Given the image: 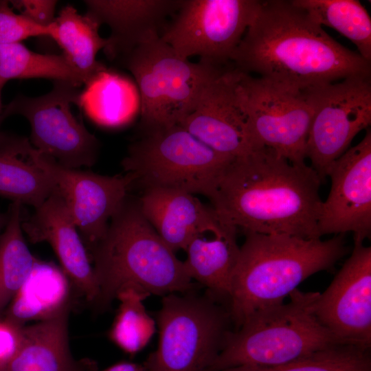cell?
<instances>
[{
    "instance_id": "obj_1",
    "label": "cell",
    "mask_w": 371,
    "mask_h": 371,
    "mask_svg": "<svg viewBox=\"0 0 371 371\" xmlns=\"http://www.w3.org/2000/svg\"><path fill=\"white\" fill-rule=\"evenodd\" d=\"M321 183L311 166L263 146L232 159L207 198L222 222L245 234L321 238Z\"/></svg>"
},
{
    "instance_id": "obj_2",
    "label": "cell",
    "mask_w": 371,
    "mask_h": 371,
    "mask_svg": "<svg viewBox=\"0 0 371 371\" xmlns=\"http://www.w3.org/2000/svg\"><path fill=\"white\" fill-rule=\"evenodd\" d=\"M232 63L243 73L301 90L371 76V62L334 40L292 0L260 1Z\"/></svg>"
},
{
    "instance_id": "obj_3",
    "label": "cell",
    "mask_w": 371,
    "mask_h": 371,
    "mask_svg": "<svg viewBox=\"0 0 371 371\" xmlns=\"http://www.w3.org/2000/svg\"><path fill=\"white\" fill-rule=\"evenodd\" d=\"M91 253L98 286L93 304L100 311L127 288L162 297L196 289L183 261L145 218L139 201L127 197Z\"/></svg>"
},
{
    "instance_id": "obj_4",
    "label": "cell",
    "mask_w": 371,
    "mask_h": 371,
    "mask_svg": "<svg viewBox=\"0 0 371 371\" xmlns=\"http://www.w3.org/2000/svg\"><path fill=\"white\" fill-rule=\"evenodd\" d=\"M231 281L234 329L253 313L277 306L310 276L332 268L348 251L345 234L328 240L245 233Z\"/></svg>"
},
{
    "instance_id": "obj_5",
    "label": "cell",
    "mask_w": 371,
    "mask_h": 371,
    "mask_svg": "<svg viewBox=\"0 0 371 371\" xmlns=\"http://www.w3.org/2000/svg\"><path fill=\"white\" fill-rule=\"evenodd\" d=\"M320 293L297 289L284 304L257 311L229 334L207 371L284 364L339 342L315 314Z\"/></svg>"
},
{
    "instance_id": "obj_6",
    "label": "cell",
    "mask_w": 371,
    "mask_h": 371,
    "mask_svg": "<svg viewBox=\"0 0 371 371\" xmlns=\"http://www.w3.org/2000/svg\"><path fill=\"white\" fill-rule=\"evenodd\" d=\"M117 62L137 83L145 132L179 125L193 111L205 87L232 65L192 63L160 37L140 44Z\"/></svg>"
},
{
    "instance_id": "obj_7",
    "label": "cell",
    "mask_w": 371,
    "mask_h": 371,
    "mask_svg": "<svg viewBox=\"0 0 371 371\" xmlns=\"http://www.w3.org/2000/svg\"><path fill=\"white\" fill-rule=\"evenodd\" d=\"M156 322L157 347L146 371H207L233 330L227 307L196 291L164 296Z\"/></svg>"
},
{
    "instance_id": "obj_8",
    "label": "cell",
    "mask_w": 371,
    "mask_h": 371,
    "mask_svg": "<svg viewBox=\"0 0 371 371\" xmlns=\"http://www.w3.org/2000/svg\"><path fill=\"white\" fill-rule=\"evenodd\" d=\"M234 158L222 155L177 124L145 132L122 161L126 172L145 189L168 188L208 196Z\"/></svg>"
},
{
    "instance_id": "obj_9",
    "label": "cell",
    "mask_w": 371,
    "mask_h": 371,
    "mask_svg": "<svg viewBox=\"0 0 371 371\" xmlns=\"http://www.w3.org/2000/svg\"><path fill=\"white\" fill-rule=\"evenodd\" d=\"M238 71L242 104L257 145L274 150L292 164H306V144L314 113L312 89L301 90Z\"/></svg>"
},
{
    "instance_id": "obj_10",
    "label": "cell",
    "mask_w": 371,
    "mask_h": 371,
    "mask_svg": "<svg viewBox=\"0 0 371 371\" xmlns=\"http://www.w3.org/2000/svg\"><path fill=\"white\" fill-rule=\"evenodd\" d=\"M82 91L65 81H54L52 89L38 97L19 95L3 108L1 121L20 115L30 126L29 140L43 155L61 166L79 169L93 166L99 142L72 114L71 105L80 107Z\"/></svg>"
},
{
    "instance_id": "obj_11",
    "label": "cell",
    "mask_w": 371,
    "mask_h": 371,
    "mask_svg": "<svg viewBox=\"0 0 371 371\" xmlns=\"http://www.w3.org/2000/svg\"><path fill=\"white\" fill-rule=\"evenodd\" d=\"M258 0H182L160 38L181 57L228 65L260 5Z\"/></svg>"
},
{
    "instance_id": "obj_12",
    "label": "cell",
    "mask_w": 371,
    "mask_h": 371,
    "mask_svg": "<svg viewBox=\"0 0 371 371\" xmlns=\"http://www.w3.org/2000/svg\"><path fill=\"white\" fill-rule=\"evenodd\" d=\"M314 113L306 158L321 182L333 162L371 123V76H357L312 89Z\"/></svg>"
},
{
    "instance_id": "obj_13",
    "label": "cell",
    "mask_w": 371,
    "mask_h": 371,
    "mask_svg": "<svg viewBox=\"0 0 371 371\" xmlns=\"http://www.w3.org/2000/svg\"><path fill=\"white\" fill-rule=\"evenodd\" d=\"M34 156L63 199L89 254L126 199L132 177L66 168L36 148Z\"/></svg>"
},
{
    "instance_id": "obj_14",
    "label": "cell",
    "mask_w": 371,
    "mask_h": 371,
    "mask_svg": "<svg viewBox=\"0 0 371 371\" xmlns=\"http://www.w3.org/2000/svg\"><path fill=\"white\" fill-rule=\"evenodd\" d=\"M318 321L339 342L371 346V247L354 242L350 257L315 305Z\"/></svg>"
},
{
    "instance_id": "obj_15",
    "label": "cell",
    "mask_w": 371,
    "mask_h": 371,
    "mask_svg": "<svg viewBox=\"0 0 371 371\" xmlns=\"http://www.w3.org/2000/svg\"><path fill=\"white\" fill-rule=\"evenodd\" d=\"M328 196L317 223L319 236L353 234L354 242L371 234V131L331 164Z\"/></svg>"
},
{
    "instance_id": "obj_16",
    "label": "cell",
    "mask_w": 371,
    "mask_h": 371,
    "mask_svg": "<svg viewBox=\"0 0 371 371\" xmlns=\"http://www.w3.org/2000/svg\"><path fill=\"white\" fill-rule=\"evenodd\" d=\"M238 79V70L230 65L205 87L193 111L179 124L208 148L230 158L260 148L249 128Z\"/></svg>"
},
{
    "instance_id": "obj_17",
    "label": "cell",
    "mask_w": 371,
    "mask_h": 371,
    "mask_svg": "<svg viewBox=\"0 0 371 371\" xmlns=\"http://www.w3.org/2000/svg\"><path fill=\"white\" fill-rule=\"evenodd\" d=\"M23 234L33 243H48L71 283L93 304L98 286L90 255L69 211L55 190L21 223Z\"/></svg>"
},
{
    "instance_id": "obj_18",
    "label": "cell",
    "mask_w": 371,
    "mask_h": 371,
    "mask_svg": "<svg viewBox=\"0 0 371 371\" xmlns=\"http://www.w3.org/2000/svg\"><path fill=\"white\" fill-rule=\"evenodd\" d=\"M182 0H87L85 14L111 31L104 48L106 57L117 61L134 48L160 37L169 16Z\"/></svg>"
},
{
    "instance_id": "obj_19",
    "label": "cell",
    "mask_w": 371,
    "mask_h": 371,
    "mask_svg": "<svg viewBox=\"0 0 371 371\" xmlns=\"http://www.w3.org/2000/svg\"><path fill=\"white\" fill-rule=\"evenodd\" d=\"M139 205L142 214L175 252L185 250L196 236L218 230L224 223L194 194L175 189H145Z\"/></svg>"
},
{
    "instance_id": "obj_20",
    "label": "cell",
    "mask_w": 371,
    "mask_h": 371,
    "mask_svg": "<svg viewBox=\"0 0 371 371\" xmlns=\"http://www.w3.org/2000/svg\"><path fill=\"white\" fill-rule=\"evenodd\" d=\"M237 229L224 223L218 230L195 237L185 251L183 264L192 281L206 289V293L228 308L230 286L240 247Z\"/></svg>"
},
{
    "instance_id": "obj_21",
    "label": "cell",
    "mask_w": 371,
    "mask_h": 371,
    "mask_svg": "<svg viewBox=\"0 0 371 371\" xmlns=\"http://www.w3.org/2000/svg\"><path fill=\"white\" fill-rule=\"evenodd\" d=\"M34 149L29 138L0 131V196L35 209L56 187L36 161Z\"/></svg>"
},
{
    "instance_id": "obj_22",
    "label": "cell",
    "mask_w": 371,
    "mask_h": 371,
    "mask_svg": "<svg viewBox=\"0 0 371 371\" xmlns=\"http://www.w3.org/2000/svg\"><path fill=\"white\" fill-rule=\"evenodd\" d=\"M68 314L69 308L23 326L19 346L3 371H83L69 349Z\"/></svg>"
},
{
    "instance_id": "obj_23",
    "label": "cell",
    "mask_w": 371,
    "mask_h": 371,
    "mask_svg": "<svg viewBox=\"0 0 371 371\" xmlns=\"http://www.w3.org/2000/svg\"><path fill=\"white\" fill-rule=\"evenodd\" d=\"M70 281L61 268L36 258L34 267L8 305L4 319L22 327L50 319L69 308Z\"/></svg>"
},
{
    "instance_id": "obj_24",
    "label": "cell",
    "mask_w": 371,
    "mask_h": 371,
    "mask_svg": "<svg viewBox=\"0 0 371 371\" xmlns=\"http://www.w3.org/2000/svg\"><path fill=\"white\" fill-rule=\"evenodd\" d=\"M99 27L89 16L80 14L70 5L63 8L49 25V38L62 49L66 59L89 82L106 69L96 60L98 52L107 44V38L100 36Z\"/></svg>"
},
{
    "instance_id": "obj_25",
    "label": "cell",
    "mask_w": 371,
    "mask_h": 371,
    "mask_svg": "<svg viewBox=\"0 0 371 371\" xmlns=\"http://www.w3.org/2000/svg\"><path fill=\"white\" fill-rule=\"evenodd\" d=\"M30 78L65 81L78 87L89 82L63 54L34 52L21 43L0 45V85Z\"/></svg>"
},
{
    "instance_id": "obj_26",
    "label": "cell",
    "mask_w": 371,
    "mask_h": 371,
    "mask_svg": "<svg viewBox=\"0 0 371 371\" xmlns=\"http://www.w3.org/2000/svg\"><path fill=\"white\" fill-rule=\"evenodd\" d=\"M23 205L11 203L6 226L0 236V317L30 273L36 258L29 249L21 227Z\"/></svg>"
},
{
    "instance_id": "obj_27",
    "label": "cell",
    "mask_w": 371,
    "mask_h": 371,
    "mask_svg": "<svg viewBox=\"0 0 371 371\" xmlns=\"http://www.w3.org/2000/svg\"><path fill=\"white\" fill-rule=\"evenodd\" d=\"M321 26L332 27L348 38L358 53L371 62V19L357 0H292Z\"/></svg>"
},
{
    "instance_id": "obj_28",
    "label": "cell",
    "mask_w": 371,
    "mask_h": 371,
    "mask_svg": "<svg viewBox=\"0 0 371 371\" xmlns=\"http://www.w3.org/2000/svg\"><path fill=\"white\" fill-rule=\"evenodd\" d=\"M148 296V293L140 290L127 288L116 297L120 305L108 337L115 346L131 355L143 350L155 332V321L144 304Z\"/></svg>"
},
{
    "instance_id": "obj_29",
    "label": "cell",
    "mask_w": 371,
    "mask_h": 371,
    "mask_svg": "<svg viewBox=\"0 0 371 371\" xmlns=\"http://www.w3.org/2000/svg\"><path fill=\"white\" fill-rule=\"evenodd\" d=\"M106 69L100 72L82 91L80 107L94 121L102 125H119L131 115L129 97L124 91L130 88L126 79Z\"/></svg>"
},
{
    "instance_id": "obj_30",
    "label": "cell",
    "mask_w": 371,
    "mask_h": 371,
    "mask_svg": "<svg viewBox=\"0 0 371 371\" xmlns=\"http://www.w3.org/2000/svg\"><path fill=\"white\" fill-rule=\"evenodd\" d=\"M370 350L337 344L279 366H242L223 371H371Z\"/></svg>"
},
{
    "instance_id": "obj_31",
    "label": "cell",
    "mask_w": 371,
    "mask_h": 371,
    "mask_svg": "<svg viewBox=\"0 0 371 371\" xmlns=\"http://www.w3.org/2000/svg\"><path fill=\"white\" fill-rule=\"evenodd\" d=\"M7 1H0V45L21 43L30 37H49L48 27L15 13Z\"/></svg>"
},
{
    "instance_id": "obj_32",
    "label": "cell",
    "mask_w": 371,
    "mask_h": 371,
    "mask_svg": "<svg viewBox=\"0 0 371 371\" xmlns=\"http://www.w3.org/2000/svg\"><path fill=\"white\" fill-rule=\"evenodd\" d=\"M10 2L21 14L39 25L48 27L55 19L57 1L17 0Z\"/></svg>"
},
{
    "instance_id": "obj_33",
    "label": "cell",
    "mask_w": 371,
    "mask_h": 371,
    "mask_svg": "<svg viewBox=\"0 0 371 371\" xmlns=\"http://www.w3.org/2000/svg\"><path fill=\"white\" fill-rule=\"evenodd\" d=\"M22 327L0 317V369L3 371L19 346Z\"/></svg>"
},
{
    "instance_id": "obj_34",
    "label": "cell",
    "mask_w": 371,
    "mask_h": 371,
    "mask_svg": "<svg viewBox=\"0 0 371 371\" xmlns=\"http://www.w3.org/2000/svg\"><path fill=\"white\" fill-rule=\"evenodd\" d=\"M102 371H146L144 363L131 361H120Z\"/></svg>"
},
{
    "instance_id": "obj_35",
    "label": "cell",
    "mask_w": 371,
    "mask_h": 371,
    "mask_svg": "<svg viewBox=\"0 0 371 371\" xmlns=\"http://www.w3.org/2000/svg\"><path fill=\"white\" fill-rule=\"evenodd\" d=\"M8 220V213L0 212V236L4 230Z\"/></svg>"
},
{
    "instance_id": "obj_36",
    "label": "cell",
    "mask_w": 371,
    "mask_h": 371,
    "mask_svg": "<svg viewBox=\"0 0 371 371\" xmlns=\"http://www.w3.org/2000/svg\"><path fill=\"white\" fill-rule=\"evenodd\" d=\"M2 88H3V87H1L0 85V122H1V115H2V112H3V106H2V104H1V93Z\"/></svg>"
},
{
    "instance_id": "obj_37",
    "label": "cell",
    "mask_w": 371,
    "mask_h": 371,
    "mask_svg": "<svg viewBox=\"0 0 371 371\" xmlns=\"http://www.w3.org/2000/svg\"><path fill=\"white\" fill-rule=\"evenodd\" d=\"M0 371H3L1 369H0Z\"/></svg>"
}]
</instances>
